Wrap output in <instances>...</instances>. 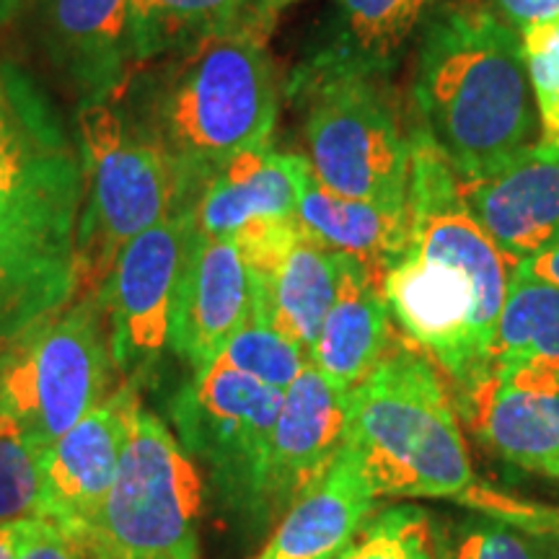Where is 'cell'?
Wrapping results in <instances>:
<instances>
[{
  "label": "cell",
  "mask_w": 559,
  "mask_h": 559,
  "mask_svg": "<svg viewBox=\"0 0 559 559\" xmlns=\"http://www.w3.org/2000/svg\"><path fill=\"white\" fill-rule=\"evenodd\" d=\"M456 500L474 508L481 515L506 521L510 526L526 531L528 536H534L536 542L547 547L551 559H559V508L513 500L508 495L492 492V489L479 485L466 489Z\"/></svg>",
  "instance_id": "obj_31"
},
{
  "label": "cell",
  "mask_w": 559,
  "mask_h": 559,
  "mask_svg": "<svg viewBox=\"0 0 559 559\" xmlns=\"http://www.w3.org/2000/svg\"><path fill=\"white\" fill-rule=\"evenodd\" d=\"M83 200L75 223L79 293L96 296L120 251L156 223L192 210L177 166L132 128L117 102L79 109Z\"/></svg>",
  "instance_id": "obj_5"
},
{
  "label": "cell",
  "mask_w": 559,
  "mask_h": 559,
  "mask_svg": "<svg viewBox=\"0 0 559 559\" xmlns=\"http://www.w3.org/2000/svg\"><path fill=\"white\" fill-rule=\"evenodd\" d=\"M81 200L79 140L45 88L0 58V218L75 230Z\"/></svg>",
  "instance_id": "obj_8"
},
{
  "label": "cell",
  "mask_w": 559,
  "mask_h": 559,
  "mask_svg": "<svg viewBox=\"0 0 559 559\" xmlns=\"http://www.w3.org/2000/svg\"><path fill=\"white\" fill-rule=\"evenodd\" d=\"M453 559H551V555L526 531L481 515L461 526Z\"/></svg>",
  "instance_id": "obj_32"
},
{
  "label": "cell",
  "mask_w": 559,
  "mask_h": 559,
  "mask_svg": "<svg viewBox=\"0 0 559 559\" xmlns=\"http://www.w3.org/2000/svg\"><path fill=\"white\" fill-rule=\"evenodd\" d=\"M26 526H29V521L0 523V559H19V549L26 536Z\"/></svg>",
  "instance_id": "obj_36"
},
{
  "label": "cell",
  "mask_w": 559,
  "mask_h": 559,
  "mask_svg": "<svg viewBox=\"0 0 559 559\" xmlns=\"http://www.w3.org/2000/svg\"><path fill=\"white\" fill-rule=\"evenodd\" d=\"M485 5L519 34L559 19V0H487Z\"/></svg>",
  "instance_id": "obj_34"
},
{
  "label": "cell",
  "mask_w": 559,
  "mask_h": 559,
  "mask_svg": "<svg viewBox=\"0 0 559 559\" xmlns=\"http://www.w3.org/2000/svg\"><path fill=\"white\" fill-rule=\"evenodd\" d=\"M521 41L539 111V148H559V19L521 32Z\"/></svg>",
  "instance_id": "obj_30"
},
{
  "label": "cell",
  "mask_w": 559,
  "mask_h": 559,
  "mask_svg": "<svg viewBox=\"0 0 559 559\" xmlns=\"http://www.w3.org/2000/svg\"><path fill=\"white\" fill-rule=\"evenodd\" d=\"M376 492L345 445L330 472L285 510L254 559H337L373 515Z\"/></svg>",
  "instance_id": "obj_20"
},
{
  "label": "cell",
  "mask_w": 559,
  "mask_h": 559,
  "mask_svg": "<svg viewBox=\"0 0 559 559\" xmlns=\"http://www.w3.org/2000/svg\"><path fill=\"white\" fill-rule=\"evenodd\" d=\"M41 453L24 425L0 409V523L37 519Z\"/></svg>",
  "instance_id": "obj_28"
},
{
  "label": "cell",
  "mask_w": 559,
  "mask_h": 559,
  "mask_svg": "<svg viewBox=\"0 0 559 559\" xmlns=\"http://www.w3.org/2000/svg\"><path fill=\"white\" fill-rule=\"evenodd\" d=\"M138 402L140 391L122 381L41 453L37 519L50 521L75 544L94 523L115 481Z\"/></svg>",
  "instance_id": "obj_13"
},
{
  "label": "cell",
  "mask_w": 559,
  "mask_h": 559,
  "mask_svg": "<svg viewBox=\"0 0 559 559\" xmlns=\"http://www.w3.org/2000/svg\"><path fill=\"white\" fill-rule=\"evenodd\" d=\"M461 412L502 461L559 481V391L513 386L489 373L461 391Z\"/></svg>",
  "instance_id": "obj_21"
},
{
  "label": "cell",
  "mask_w": 559,
  "mask_h": 559,
  "mask_svg": "<svg viewBox=\"0 0 559 559\" xmlns=\"http://www.w3.org/2000/svg\"><path fill=\"white\" fill-rule=\"evenodd\" d=\"M270 26L243 21L135 70L117 104L140 135L177 166L192 207L215 171L270 145L280 88Z\"/></svg>",
  "instance_id": "obj_1"
},
{
  "label": "cell",
  "mask_w": 559,
  "mask_h": 559,
  "mask_svg": "<svg viewBox=\"0 0 559 559\" xmlns=\"http://www.w3.org/2000/svg\"><path fill=\"white\" fill-rule=\"evenodd\" d=\"M96 296H75L0 349V409L45 451L120 383Z\"/></svg>",
  "instance_id": "obj_7"
},
{
  "label": "cell",
  "mask_w": 559,
  "mask_h": 559,
  "mask_svg": "<svg viewBox=\"0 0 559 559\" xmlns=\"http://www.w3.org/2000/svg\"><path fill=\"white\" fill-rule=\"evenodd\" d=\"M290 3H296V0H254V16L260 19L262 24L272 26L280 16V11L288 9Z\"/></svg>",
  "instance_id": "obj_37"
},
{
  "label": "cell",
  "mask_w": 559,
  "mask_h": 559,
  "mask_svg": "<svg viewBox=\"0 0 559 559\" xmlns=\"http://www.w3.org/2000/svg\"><path fill=\"white\" fill-rule=\"evenodd\" d=\"M243 21L262 24L254 16V0H130L138 66L187 50Z\"/></svg>",
  "instance_id": "obj_26"
},
{
  "label": "cell",
  "mask_w": 559,
  "mask_h": 559,
  "mask_svg": "<svg viewBox=\"0 0 559 559\" xmlns=\"http://www.w3.org/2000/svg\"><path fill=\"white\" fill-rule=\"evenodd\" d=\"M234 241L251 277V313L311 353L337 296L340 251L313 239L296 218L254 223Z\"/></svg>",
  "instance_id": "obj_12"
},
{
  "label": "cell",
  "mask_w": 559,
  "mask_h": 559,
  "mask_svg": "<svg viewBox=\"0 0 559 559\" xmlns=\"http://www.w3.org/2000/svg\"><path fill=\"white\" fill-rule=\"evenodd\" d=\"M430 0H334L332 37L317 58L391 73Z\"/></svg>",
  "instance_id": "obj_25"
},
{
  "label": "cell",
  "mask_w": 559,
  "mask_h": 559,
  "mask_svg": "<svg viewBox=\"0 0 559 559\" xmlns=\"http://www.w3.org/2000/svg\"><path fill=\"white\" fill-rule=\"evenodd\" d=\"M213 362L239 370L243 376L285 391L309 366V353L285 340L267 321L251 313L247 324L226 342Z\"/></svg>",
  "instance_id": "obj_27"
},
{
  "label": "cell",
  "mask_w": 559,
  "mask_h": 559,
  "mask_svg": "<svg viewBox=\"0 0 559 559\" xmlns=\"http://www.w3.org/2000/svg\"><path fill=\"white\" fill-rule=\"evenodd\" d=\"M275 386L210 362L174 396L171 423L190 456L207 461L223 481L254 500L272 428L283 407Z\"/></svg>",
  "instance_id": "obj_11"
},
{
  "label": "cell",
  "mask_w": 559,
  "mask_h": 559,
  "mask_svg": "<svg viewBox=\"0 0 559 559\" xmlns=\"http://www.w3.org/2000/svg\"><path fill=\"white\" fill-rule=\"evenodd\" d=\"M29 0H0V29L11 26L26 11Z\"/></svg>",
  "instance_id": "obj_38"
},
{
  "label": "cell",
  "mask_w": 559,
  "mask_h": 559,
  "mask_svg": "<svg viewBox=\"0 0 559 559\" xmlns=\"http://www.w3.org/2000/svg\"><path fill=\"white\" fill-rule=\"evenodd\" d=\"M194 236L192 210L143 230L120 251L99 293L117 376L138 391L171 347L174 300Z\"/></svg>",
  "instance_id": "obj_9"
},
{
  "label": "cell",
  "mask_w": 559,
  "mask_h": 559,
  "mask_svg": "<svg viewBox=\"0 0 559 559\" xmlns=\"http://www.w3.org/2000/svg\"><path fill=\"white\" fill-rule=\"evenodd\" d=\"M202 492L190 453L138 402L115 481L79 549L86 559H200Z\"/></svg>",
  "instance_id": "obj_6"
},
{
  "label": "cell",
  "mask_w": 559,
  "mask_h": 559,
  "mask_svg": "<svg viewBox=\"0 0 559 559\" xmlns=\"http://www.w3.org/2000/svg\"><path fill=\"white\" fill-rule=\"evenodd\" d=\"M337 559H438L430 515L415 506L386 508Z\"/></svg>",
  "instance_id": "obj_29"
},
{
  "label": "cell",
  "mask_w": 559,
  "mask_h": 559,
  "mask_svg": "<svg viewBox=\"0 0 559 559\" xmlns=\"http://www.w3.org/2000/svg\"><path fill=\"white\" fill-rule=\"evenodd\" d=\"M515 272H521L523 277L542 280V283L557 285L559 288V241L555 243V247H549L547 251H542V254L521 262L519 267H515Z\"/></svg>",
  "instance_id": "obj_35"
},
{
  "label": "cell",
  "mask_w": 559,
  "mask_h": 559,
  "mask_svg": "<svg viewBox=\"0 0 559 559\" xmlns=\"http://www.w3.org/2000/svg\"><path fill=\"white\" fill-rule=\"evenodd\" d=\"M39 45L79 109L115 102L140 68L130 0H41Z\"/></svg>",
  "instance_id": "obj_14"
},
{
  "label": "cell",
  "mask_w": 559,
  "mask_h": 559,
  "mask_svg": "<svg viewBox=\"0 0 559 559\" xmlns=\"http://www.w3.org/2000/svg\"><path fill=\"white\" fill-rule=\"evenodd\" d=\"M251 309V277L236 241L194 236L174 300V353L194 370H202L247 324Z\"/></svg>",
  "instance_id": "obj_16"
},
{
  "label": "cell",
  "mask_w": 559,
  "mask_h": 559,
  "mask_svg": "<svg viewBox=\"0 0 559 559\" xmlns=\"http://www.w3.org/2000/svg\"><path fill=\"white\" fill-rule=\"evenodd\" d=\"M381 283L383 277L366 264L340 254L337 296L326 311L309 360L342 391L358 386L394 342Z\"/></svg>",
  "instance_id": "obj_22"
},
{
  "label": "cell",
  "mask_w": 559,
  "mask_h": 559,
  "mask_svg": "<svg viewBox=\"0 0 559 559\" xmlns=\"http://www.w3.org/2000/svg\"><path fill=\"white\" fill-rule=\"evenodd\" d=\"M19 559H86V555L50 521L32 519L21 542Z\"/></svg>",
  "instance_id": "obj_33"
},
{
  "label": "cell",
  "mask_w": 559,
  "mask_h": 559,
  "mask_svg": "<svg viewBox=\"0 0 559 559\" xmlns=\"http://www.w3.org/2000/svg\"><path fill=\"white\" fill-rule=\"evenodd\" d=\"M417 130L461 181L489 177L539 145V111L521 34L487 5L440 11L419 39L412 79Z\"/></svg>",
  "instance_id": "obj_2"
},
{
  "label": "cell",
  "mask_w": 559,
  "mask_h": 559,
  "mask_svg": "<svg viewBox=\"0 0 559 559\" xmlns=\"http://www.w3.org/2000/svg\"><path fill=\"white\" fill-rule=\"evenodd\" d=\"M345 430L347 391L326 381L309 362L283 394L254 500L288 508L330 472L345 445Z\"/></svg>",
  "instance_id": "obj_15"
},
{
  "label": "cell",
  "mask_w": 559,
  "mask_h": 559,
  "mask_svg": "<svg viewBox=\"0 0 559 559\" xmlns=\"http://www.w3.org/2000/svg\"><path fill=\"white\" fill-rule=\"evenodd\" d=\"M492 376L513 386L559 391V288L510 275L495 340Z\"/></svg>",
  "instance_id": "obj_24"
},
{
  "label": "cell",
  "mask_w": 559,
  "mask_h": 559,
  "mask_svg": "<svg viewBox=\"0 0 559 559\" xmlns=\"http://www.w3.org/2000/svg\"><path fill=\"white\" fill-rule=\"evenodd\" d=\"M290 94L317 185L340 198L407 205L412 143L389 73L313 55L293 75Z\"/></svg>",
  "instance_id": "obj_4"
},
{
  "label": "cell",
  "mask_w": 559,
  "mask_h": 559,
  "mask_svg": "<svg viewBox=\"0 0 559 559\" xmlns=\"http://www.w3.org/2000/svg\"><path fill=\"white\" fill-rule=\"evenodd\" d=\"M296 221L324 247L353 257L381 277L407 254L412 243L409 202L394 207L340 198L317 185L313 177L298 202Z\"/></svg>",
  "instance_id": "obj_23"
},
{
  "label": "cell",
  "mask_w": 559,
  "mask_h": 559,
  "mask_svg": "<svg viewBox=\"0 0 559 559\" xmlns=\"http://www.w3.org/2000/svg\"><path fill=\"white\" fill-rule=\"evenodd\" d=\"M345 449L379 498H451L474 487L456 404L430 355L391 342L347 391Z\"/></svg>",
  "instance_id": "obj_3"
},
{
  "label": "cell",
  "mask_w": 559,
  "mask_h": 559,
  "mask_svg": "<svg viewBox=\"0 0 559 559\" xmlns=\"http://www.w3.org/2000/svg\"><path fill=\"white\" fill-rule=\"evenodd\" d=\"M75 293V230L0 218V349Z\"/></svg>",
  "instance_id": "obj_18"
},
{
  "label": "cell",
  "mask_w": 559,
  "mask_h": 559,
  "mask_svg": "<svg viewBox=\"0 0 559 559\" xmlns=\"http://www.w3.org/2000/svg\"><path fill=\"white\" fill-rule=\"evenodd\" d=\"M381 285L404 337L430 355L461 391L492 373L500 321L469 272L409 249Z\"/></svg>",
  "instance_id": "obj_10"
},
{
  "label": "cell",
  "mask_w": 559,
  "mask_h": 559,
  "mask_svg": "<svg viewBox=\"0 0 559 559\" xmlns=\"http://www.w3.org/2000/svg\"><path fill=\"white\" fill-rule=\"evenodd\" d=\"M309 181V158L298 153L272 151L270 145L243 151L202 187L192 207L194 228L202 236L234 239L254 223L296 218Z\"/></svg>",
  "instance_id": "obj_19"
},
{
  "label": "cell",
  "mask_w": 559,
  "mask_h": 559,
  "mask_svg": "<svg viewBox=\"0 0 559 559\" xmlns=\"http://www.w3.org/2000/svg\"><path fill=\"white\" fill-rule=\"evenodd\" d=\"M461 194L502 254L519 267L559 241V148H531Z\"/></svg>",
  "instance_id": "obj_17"
}]
</instances>
